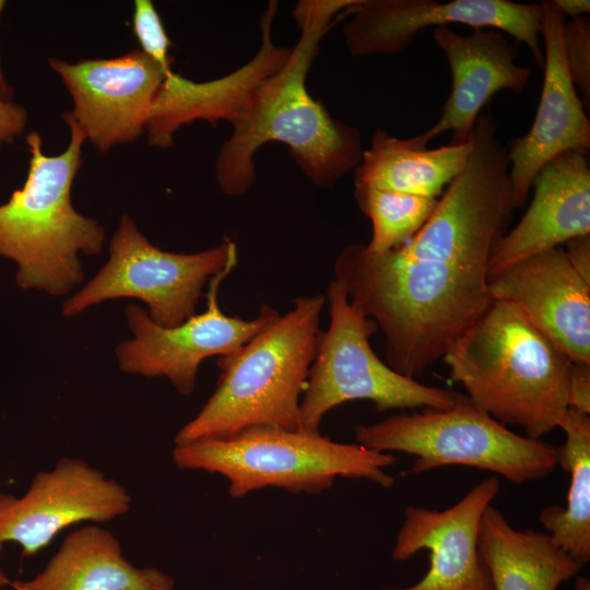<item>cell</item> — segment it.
I'll list each match as a JSON object with an SVG mask.
<instances>
[{
    "instance_id": "cell-5",
    "label": "cell",
    "mask_w": 590,
    "mask_h": 590,
    "mask_svg": "<svg viewBox=\"0 0 590 590\" xmlns=\"http://www.w3.org/2000/svg\"><path fill=\"white\" fill-rule=\"evenodd\" d=\"M323 295L299 296L238 351L216 359L214 392L175 437V445L249 426L300 429V401L317 352Z\"/></svg>"
},
{
    "instance_id": "cell-21",
    "label": "cell",
    "mask_w": 590,
    "mask_h": 590,
    "mask_svg": "<svg viewBox=\"0 0 590 590\" xmlns=\"http://www.w3.org/2000/svg\"><path fill=\"white\" fill-rule=\"evenodd\" d=\"M477 548L492 590H557L583 567L546 532L515 529L492 505L482 518Z\"/></svg>"
},
{
    "instance_id": "cell-24",
    "label": "cell",
    "mask_w": 590,
    "mask_h": 590,
    "mask_svg": "<svg viewBox=\"0 0 590 590\" xmlns=\"http://www.w3.org/2000/svg\"><path fill=\"white\" fill-rule=\"evenodd\" d=\"M358 208L371 222L366 248L382 253L406 244L432 215L438 199L370 186H354Z\"/></svg>"
},
{
    "instance_id": "cell-22",
    "label": "cell",
    "mask_w": 590,
    "mask_h": 590,
    "mask_svg": "<svg viewBox=\"0 0 590 590\" xmlns=\"http://www.w3.org/2000/svg\"><path fill=\"white\" fill-rule=\"evenodd\" d=\"M471 148L470 141L428 149L414 137L400 139L378 129L355 168L354 186L438 199L464 167Z\"/></svg>"
},
{
    "instance_id": "cell-9",
    "label": "cell",
    "mask_w": 590,
    "mask_h": 590,
    "mask_svg": "<svg viewBox=\"0 0 590 590\" xmlns=\"http://www.w3.org/2000/svg\"><path fill=\"white\" fill-rule=\"evenodd\" d=\"M108 260L81 290L64 300L62 314L73 317L115 298H138L156 324L172 328L196 314L205 284L237 264L236 243L194 253L165 251L153 245L129 214L111 236Z\"/></svg>"
},
{
    "instance_id": "cell-29",
    "label": "cell",
    "mask_w": 590,
    "mask_h": 590,
    "mask_svg": "<svg viewBox=\"0 0 590 590\" xmlns=\"http://www.w3.org/2000/svg\"><path fill=\"white\" fill-rule=\"evenodd\" d=\"M563 249L573 269L590 285V234L566 241Z\"/></svg>"
},
{
    "instance_id": "cell-2",
    "label": "cell",
    "mask_w": 590,
    "mask_h": 590,
    "mask_svg": "<svg viewBox=\"0 0 590 590\" xmlns=\"http://www.w3.org/2000/svg\"><path fill=\"white\" fill-rule=\"evenodd\" d=\"M333 271L352 304L381 329L387 364L411 378L442 358L493 302L487 268L398 249L374 253L351 244Z\"/></svg>"
},
{
    "instance_id": "cell-17",
    "label": "cell",
    "mask_w": 590,
    "mask_h": 590,
    "mask_svg": "<svg viewBox=\"0 0 590 590\" xmlns=\"http://www.w3.org/2000/svg\"><path fill=\"white\" fill-rule=\"evenodd\" d=\"M433 39L449 63L451 91L439 119L414 138L427 146L433 139L450 131L451 144H465L472 139L481 109L492 96L504 90L522 93L533 69L516 63L517 46L494 28H474L470 35H460L448 27H437Z\"/></svg>"
},
{
    "instance_id": "cell-15",
    "label": "cell",
    "mask_w": 590,
    "mask_h": 590,
    "mask_svg": "<svg viewBox=\"0 0 590 590\" xmlns=\"http://www.w3.org/2000/svg\"><path fill=\"white\" fill-rule=\"evenodd\" d=\"M499 486L498 477L493 475L445 510L406 507L392 558L403 562L427 550L429 567L418 582L384 590H492L477 544L484 511L498 494Z\"/></svg>"
},
{
    "instance_id": "cell-6",
    "label": "cell",
    "mask_w": 590,
    "mask_h": 590,
    "mask_svg": "<svg viewBox=\"0 0 590 590\" xmlns=\"http://www.w3.org/2000/svg\"><path fill=\"white\" fill-rule=\"evenodd\" d=\"M172 458L181 470L225 476L234 498L264 487L320 494L338 476L390 488L394 477L386 469L397 461L390 452L273 425H255L225 436L175 445Z\"/></svg>"
},
{
    "instance_id": "cell-26",
    "label": "cell",
    "mask_w": 590,
    "mask_h": 590,
    "mask_svg": "<svg viewBox=\"0 0 590 590\" xmlns=\"http://www.w3.org/2000/svg\"><path fill=\"white\" fill-rule=\"evenodd\" d=\"M132 27L139 49L165 71H172V42L152 1L133 2Z\"/></svg>"
},
{
    "instance_id": "cell-11",
    "label": "cell",
    "mask_w": 590,
    "mask_h": 590,
    "mask_svg": "<svg viewBox=\"0 0 590 590\" xmlns=\"http://www.w3.org/2000/svg\"><path fill=\"white\" fill-rule=\"evenodd\" d=\"M343 27L352 56H390L404 50L426 27L463 24L494 28L524 44L539 67L544 56L540 44L541 3L509 0H357Z\"/></svg>"
},
{
    "instance_id": "cell-32",
    "label": "cell",
    "mask_w": 590,
    "mask_h": 590,
    "mask_svg": "<svg viewBox=\"0 0 590 590\" xmlns=\"http://www.w3.org/2000/svg\"><path fill=\"white\" fill-rule=\"evenodd\" d=\"M576 590H590V580L587 577H578L575 582Z\"/></svg>"
},
{
    "instance_id": "cell-25",
    "label": "cell",
    "mask_w": 590,
    "mask_h": 590,
    "mask_svg": "<svg viewBox=\"0 0 590 590\" xmlns=\"http://www.w3.org/2000/svg\"><path fill=\"white\" fill-rule=\"evenodd\" d=\"M563 51L571 81L583 98L590 103V20L580 16L565 21L563 26Z\"/></svg>"
},
{
    "instance_id": "cell-28",
    "label": "cell",
    "mask_w": 590,
    "mask_h": 590,
    "mask_svg": "<svg viewBox=\"0 0 590 590\" xmlns=\"http://www.w3.org/2000/svg\"><path fill=\"white\" fill-rule=\"evenodd\" d=\"M27 120V111L22 106L0 99V151L25 131Z\"/></svg>"
},
{
    "instance_id": "cell-8",
    "label": "cell",
    "mask_w": 590,
    "mask_h": 590,
    "mask_svg": "<svg viewBox=\"0 0 590 590\" xmlns=\"http://www.w3.org/2000/svg\"><path fill=\"white\" fill-rule=\"evenodd\" d=\"M330 321L318 338L307 386L300 401V429L319 433L323 416L354 400L371 401L379 412L388 410H447L465 394L427 386L403 376L384 363L369 339L377 323L350 300L333 280L327 290Z\"/></svg>"
},
{
    "instance_id": "cell-10",
    "label": "cell",
    "mask_w": 590,
    "mask_h": 590,
    "mask_svg": "<svg viewBox=\"0 0 590 590\" xmlns=\"http://www.w3.org/2000/svg\"><path fill=\"white\" fill-rule=\"evenodd\" d=\"M231 271L209 281L205 310L180 324L164 328L153 322L138 304L125 308L132 338L116 347L119 368L127 374L165 377L182 396L193 392L198 368L211 356L238 351L255 334L274 320L280 311L262 304L253 319L228 316L220 307L219 287Z\"/></svg>"
},
{
    "instance_id": "cell-30",
    "label": "cell",
    "mask_w": 590,
    "mask_h": 590,
    "mask_svg": "<svg viewBox=\"0 0 590 590\" xmlns=\"http://www.w3.org/2000/svg\"><path fill=\"white\" fill-rule=\"evenodd\" d=\"M565 17L576 19L586 16L590 12L589 0H553Z\"/></svg>"
},
{
    "instance_id": "cell-16",
    "label": "cell",
    "mask_w": 590,
    "mask_h": 590,
    "mask_svg": "<svg viewBox=\"0 0 590 590\" xmlns=\"http://www.w3.org/2000/svg\"><path fill=\"white\" fill-rule=\"evenodd\" d=\"M492 300L515 305L571 362L590 363V285L562 247L530 256L488 278Z\"/></svg>"
},
{
    "instance_id": "cell-3",
    "label": "cell",
    "mask_w": 590,
    "mask_h": 590,
    "mask_svg": "<svg viewBox=\"0 0 590 590\" xmlns=\"http://www.w3.org/2000/svg\"><path fill=\"white\" fill-rule=\"evenodd\" d=\"M442 359L473 404L530 438L559 427L569 409L571 359L512 304L493 300Z\"/></svg>"
},
{
    "instance_id": "cell-4",
    "label": "cell",
    "mask_w": 590,
    "mask_h": 590,
    "mask_svg": "<svg viewBox=\"0 0 590 590\" xmlns=\"http://www.w3.org/2000/svg\"><path fill=\"white\" fill-rule=\"evenodd\" d=\"M69 143L58 155H46L38 132L26 135L30 153L24 185L0 204V256L15 262L16 283L23 290L62 296L84 278L80 253L102 251L105 229L78 212L71 189L82 165L86 141L80 128L63 115Z\"/></svg>"
},
{
    "instance_id": "cell-12",
    "label": "cell",
    "mask_w": 590,
    "mask_h": 590,
    "mask_svg": "<svg viewBox=\"0 0 590 590\" xmlns=\"http://www.w3.org/2000/svg\"><path fill=\"white\" fill-rule=\"evenodd\" d=\"M132 497L118 481L80 458L63 457L38 471L21 496L0 494V552L5 543L32 557L75 523H104L126 515Z\"/></svg>"
},
{
    "instance_id": "cell-19",
    "label": "cell",
    "mask_w": 590,
    "mask_h": 590,
    "mask_svg": "<svg viewBox=\"0 0 590 590\" xmlns=\"http://www.w3.org/2000/svg\"><path fill=\"white\" fill-rule=\"evenodd\" d=\"M532 201L494 244L488 278L530 256L590 234V167L586 154L567 151L536 175Z\"/></svg>"
},
{
    "instance_id": "cell-31",
    "label": "cell",
    "mask_w": 590,
    "mask_h": 590,
    "mask_svg": "<svg viewBox=\"0 0 590 590\" xmlns=\"http://www.w3.org/2000/svg\"><path fill=\"white\" fill-rule=\"evenodd\" d=\"M4 7H5V1L0 0V17H1ZM12 95H13L12 88L4 78V74L1 68V62H0V99L12 101Z\"/></svg>"
},
{
    "instance_id": "cell-14",
    "label": "cell",
    "mask_w": 590,
    "mask_h": 590,
    "mask_svg": "<svg viewBox=\"0 0 590 590\" xmlns=\"http://www.w3.org/2000/svg\"><path fill=\"white\" fill-rule=\"evenodd\" d=\"M543 83L530 130L507 149L512 209L523 206L539 172L567 151L588 154L590 121L577 95L563 51L564 13L551 1L541 3Z\"/></svg>"
},
{
    "instance_id": "cell-33",
    "label": "cell",
    "mask_w": 590,
    "mask_h": 590,
    "mask_svg": "<svg viewBox=\"0 0 590 590\" xmlns=\"http://www.w3.org/2000/svg\"><path fill=\"white\" fill-rule=\"evenodd\" d=\"M11 582L12 581H10L5 574L0 569V588L8 585L11 586Z\"/></svg>"
},
{
    "instance_id": "cell-13",
    "label": "cell",
    "mask_w": 590,
    "mask_h": 590,
    "mask_svg": "<svg viewBox=\"0 0 590 590\" xmlns=\"http://www.w3.org/2000/svg\"><path fill=\"white\" fill-rule=\"evenodd\" d=\"M48 62L72 98V110L64 116L101 153L145 132L153 102L170 72L139 48L114 58L72 63L50 57Z\"/></svg>"
},
{
    "instance_id": "cell-18",
    "label": "cell",
    "mask_w": 590,
    "mask_h": 590,
    "mask_svg": "<svg viewBox=\"0 0 590 590\" xmlns=\"http://www.w3.org/2000/svg\"><path fill=\"white\" fill-rule=\"evenodd\" d=\"M279 3L270 1L260 17L261 45L244 66L222 78L194 82L170 71L153 102L145 132L153 148L173 146L176 132L185 125L205 120L236 122L247 109L258 86L288 59L292 48L276 46L272 25Z\"/></svg>"
},
{
    "instance_id": "cell-27",
    "label": "cell",
    "mask_w": 590,
    "mask_h": 590,
    "mask_svg": "<svg viewBox=\"0 0 590 590\" xmlns=\"http://www.w3.org/2000/svg\"><path fill=\"white\" fill-rule=\"evenodd\" d=\"M569 409L590 413V363L573 362L567 387Z\"/></svg>"
},
{
    "instance_id": "cell-23",
    "label": "cell",
    "mask_w": 590,
    "mask_h": 590,
    "mask_svg": "<svg viewBox=\"0 0 590 590\" xmlns=\"http://www.w3.org/2000/svg\"><path fill=\"white\" fill-rule=\"evenodd\" d=\"M559 427L566 439L557 464L570 475L566 507L544 508L539 520L552 541L582 566L590 560V417L568 409Z\"/></svg>"
},
{
    "instance_id": "cell-20",
    "label": "cell",
    "mask_w": 590,
    "mask_h": 590,
    "mask_svg": "<svg viewBox=\"0 0 590 590\" xmlns=\"http://www.w3.org/2000/svg\"><path fill=\"white\" fill-rule=\"evenodd\" d=\"M173 577L155 567H137L115 534L95 523L68 533L33 579L11 582L15 590H173Z\"/></svg>"
},
{
    "instance_id": "cell-1",
    "label": "cell",
    "mask_w": 590,
    "mask_h": 590,
    "mask_svg": "<svg viewBox=\"0 0 590 590\" xmlns=\"http://www.w3.org/2000/svg\"><path fill=\"white\" fill-rule=\"evenodd\" d=\"M357 0H303L292 15L300 31L285 63L255 91L234 122L215 162L221 191L238 197L255 182L253 156L268 142L283 143L303 173L319 188L334 187L363 156L359 131L327 110L307 90L306 79L322 37Z\"/></svg>"
},
{
    "instance_id": "cell-7",
    "label": "cell",
    "mask_w": 590,
    "mask_h": 590,
    "mask_svg": "<svg viewBox=\"0 0 590 590\" xmlns=\"http://www.w3.org/2000/svg\"><path fill=\"white\" fill-rule=\"evenodd\" d=\"M354 436L368 449L414 456L412 473L458 464L522 484L546 477L557 465L556 447L514 433L468 397L447 410L393 414L358 425Z\"/></svg>"
}]
</instances>
